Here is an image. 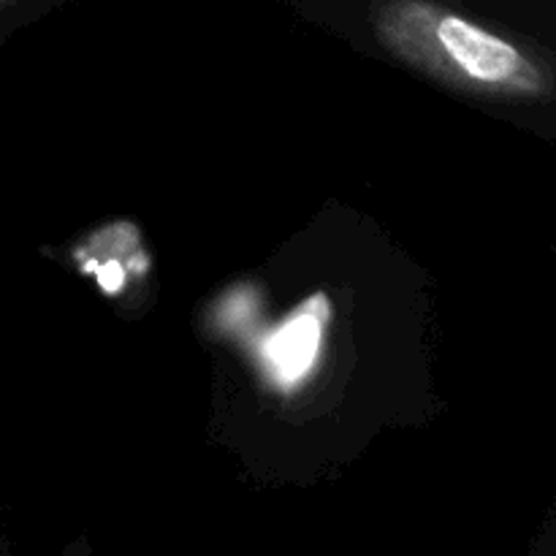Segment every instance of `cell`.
<instances>
[{"mask_svg": "<svg viewBox=\"0 0 556 556\" xmlns=\"http://www.w3.org/2000/svg\"><path fill=\"white\" fill-rule=\"evenodd\" d=\"M54 3L58 0H0V43Z\"/></svg>", "mask_w": 556, "mask_h": 556, "instance_id": "cell-2", "label": "cell"}, {"mask_svg": "<svg viewBox=\"0 0 556 556\" xmlns=\"http://www.w3.org/2000/svg\"><path fill=\"white\" fill-rule=\"evenodd\" d=\"M369 33L400 63L486 101H546L556 68L525 43L438 0H378Z\"/></svg>", "mask_w": 556, "mask_h": 556, "instance_id": "cell-1", "label": "cell"}]
</instances>
